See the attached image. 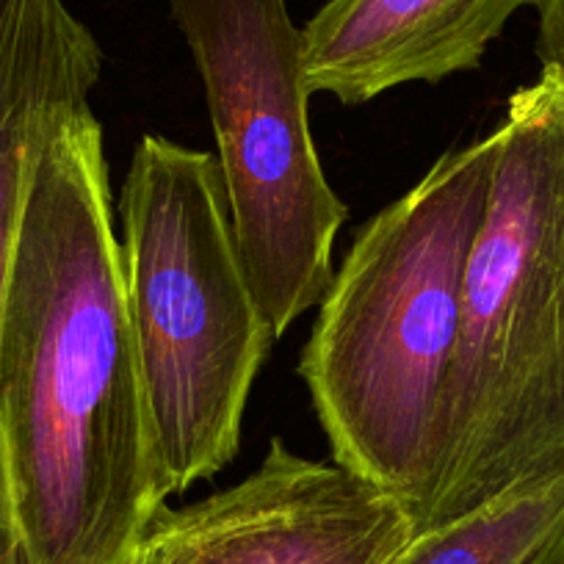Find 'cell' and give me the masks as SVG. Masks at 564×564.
Listing matches in <instances>:
<instances>
[{
    "instance_id": "1",
    "label": "cell",
    "mask_w": 564,
    "mask_h": 564,
    "mask_svg": "<svg viewBox=\"0 0 564 564\" xmlns=\"http://www.w3.org/2000/svg\"><path fill=\"white\" fill-rule=\"evenodd\" d=\"M166 501L106 133L84 108L31 172L0 316V564H130Z\"/></svg>"
},
{
    "instance_id": "2",
    "label": "cell",
    "mask_w": 564,
    "mask_h": 564,
    "mask_svg": "<svg viewBox=\"0 0 564 564\" xmlns=\"http://www.w3.org/2000/svg\"><path fill=\"white\" fill-rule=\"evenodd\" d=\"M415 531L564 476V69L512 91Z\"/></svg>"
},
{
    "instance_id": "3",
    "label": "cell",
    "mask_w": 564,
    "mask_h": 564,
    "mask_svg": "<svg viewBox=\"0 0 564 564\" xmlns=\"http://www.w3.org/2000/svg\"><path fill=\"white\" fill-rule=\"evenodd\" d=\"M496 135L443 153L357 230L300 355L333 463L404 503L435 487L463 291L490 197Z\"/></svg>"
},
{
    "instance_id": "4",
    "label": "cell",
    "mask_w": 564,
    "mask_h": 564,
    "mask_svg": "<svg viewBox=\"0 0 564 564\" xmlns=\"http://www.w3.org/2000/svg\"><path fill=\"white\" fill-rule=\"evenodd\" d=\"M113 210L161 476L170 498L183 496L236 459L276 335L243 269L214 153L144 133Z\"/></svg>"
},
{
    "instance_id": "5",
    "label": "cell",
    "mask_w": 564,
    "mask_h": 564,
    "mask_svg": "<svg viewBox=\"0 0 564 564\" xmlns=\"http://www.w3.org/2000/svg\"><path fill=\"white\" fill-rule=\"evenodd\" d=\"M205 89L232 236L276 338L322 302L349 205L311 133L289 0H166Z\"/></svg>"
},
{
    "instance_id": "6",
    "label": "cell",
    "mask_w": 564,
    "mask_h": 564,
    "mask_svg": "<svg viewBox=\"0 0 564 564\" xmlns=\"http://www.w3.org/2000/svg\"><path fill=\"white\" fill-rule=\"evenodd\" d=\"M412 534L404 503L274 437L238 485L161 509L130 564H390Z\"/></svg>"
},
{
    "instance_id": "7",
    "label": "cell",
    "mask_w": 564,
    "mask_h": 564,
    "mask_svg": "<svg viewBox=\"0 0 564 564\" xmlns=\"http://www.w3.org/2000/svg\"><path fill=\"white\" fill-rule=\"evenodd\" d=\"M536 0H327L302 29L311 95L362 106L406 84L479 69L509 20Z\"/></svg>"
},
{
    "instance_id": "8",
    "label": "cell",
    "mask_w": 564,
    "mask_h": 564,
    "mask_svg": "<svg viewBox=\"0 0 564 564\" xmlns=\"http://www.w3.org/2000/svg\"><path fill=\"white\" fill-rule=\"evenodd\" d=\"M102 64L64 0H0V316L31 172L58 124L91 108Z\"/></svg>"
},
{
    "instance_id": "9",
    "label": "cell",
    "mask_w": 564,
    "mask_h": 564,
    "mask_svg": "<svg viewBox=\"0 0 564 564\" xmlns=\"http://www.w3.org/2000/svg\"><path fill=\"white\" fill-rule=\"evenodd\" d=\"M390 564H564V476L415 531Z\"/></svg>"
},
{
    "instance_id": "10",
    "label": "cell",
    "mask_w": 564,
    "mask_h": 564,
    "mask_svg": "<svg viewBox=\"0 0 564 564\" xmlns=\"http://www.w3.org/2000/svg\"><path fill=\"white\" fill-rule=\"evenodd\" d=\"M536 56L564 69V0H536Z\"/></svg>"
}]
</instances>
